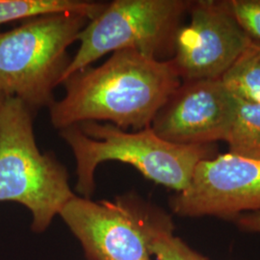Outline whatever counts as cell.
Returning <instances> with one entry per match:
<instances>
[{
	"mask_svg": "<svg viewBox=\"0 0 260 260\" xmlns=\"http://www.w3.org/2000/svg\"><path fill=\"white\" fill-rule=\"evenodd\" d=\"M221 80L235 96L260 104V45L251 42Z\"/></svg>",
	"mask_w": 260,
	"mask_h": 260,
	"instance_id": "12",
	"label": "cell"
},
{
	"mask_svg": "<svg viewBox=\"0 0 260 260\" xmlns=\"http://www.w3.org/2000/svg\"><path fill=\"white\" fill-rule=\"evenodd\" d=\"M59 132L75 155L76 190L88 199L103 162L129 164L144 177L179 193L189 185L196 166L214 157L211 144L178 145L159 137L151 127L130 132L109 122L85 121Z\"/></svg>",
	"mask_w": 260,
	"mask_h": 260,
	"instance_id": "2",
	"label": "cell"
},
{
	"mask_svg": "<svg viewBox=\"0 0 260 260\" xmlns=\"http://www.w3.org/2000/svg\"><path fill=\"white\" fill-rule=\"evenodd\" d=\"M171 207L182 217L236 219L260 210V158L228 152L202 160Z\"/></svg>",
	"mask_w": 260,
	"mask_h": 260,
	"instance_id": "8",
	"label": "cell"
},
{
	"mask_svg": "<svg viewBox=\"0 0 260 260\" xmlns=\"http://www.w3.org/2000/svg\"><path fill=\"white\" fill-rule=\"evenodd\" d=\"M190 21L177 30L171 60L184 81L221 79L251 41L223 1L192 2Z\"/></svg>",
	"mask_w": 260,
	"mask_h": 260,
	"instance_id": "7",
	"label": "cell"
},
{
	"mask_svg": "<svg viewBox=\"0 0 260 260\" xmlns=\"http://www.w3.org/2000/svg\"><path fill=\"white\" fill-rule=\"evenodd\" d=\"M185 0H115L79 33V47L66 70L69 76L108 53L133 49L157 60L174 53L181 19L191 7ZM61 83V84H62Z\"/></svg>",
	"mask_w": 260,
	"mask_h": 260,
	"instance_id": "5",
	"label": "cell"
},
{
	"mask_svg": "<svg viewBox=\"0 0 260 260\" xmlns=\"http://www.w3.org/2000/svg\"><path fill=\"white\" fill-rule=\"evenodd\" d=\"M62 84L64 98L48 108L57 129L98 121L139 131L151 126L182 80L171 60L123 49L112 53L103 65L90 66Z\"/></svg>",
	"mask_w": 260,
	"mask_h": 260,
	"instance_id": "1",
	"label": "cell"
},
{
	"mask_svg": "<svg viewBox=\"0 0 260 260\" xmlns=\"http://www.w3.org/2000/svg\"><path fill=\"white\" fill-rule=\"evenodd\" d=\"M237 99L221 79L184 81L151 123L159 137L178 145L224 141Z\"/></svg>",
	"mask_w": 260,
	"mask_h": 260,
	"instance_id": "9",
	"label": "cell"
},
{
	"mask_svg": "<svg viewBox=\"0 0 260 260\" xmlns=\"http://www.w3.org/2000/svg\"><path fill=\"white\" fill-rule=\"evenodd\" d=\"M172 221L161 225L149 242V251L157 260H207L174 235Z\"/></svg>",
	"mask_w": 260,
	"mask_h": 260,
	"instance_id": "13",
	"label": "cell"
},
{
	"mask_svg": "<svg viewBox=\"0 0 260 260\" xmlns=\"http://www.w3.org/2000/svg\"><path fill=\"white\" fill-rule=\"evenodd\" d=\"M89 21L81 15L54 14L1 32L0 94L19 99L35 113L49 108L72 60L68 49Z\"/></svg>",
	"mask_w": 260,
	"mask_h": 260,
	"instance_id": "4",
	"label": "cell"
},
{
	"mask_svg": "<svg viewBox=\"0 0 260 260\" xmlns=\"http://www.w3.org/2000/svg\"><path fill=\"white\" fill-rule=\"evenodd\" d=\"M89 260H152L149 242L171 217L135 196L93 202L75 196L59 214Z\"/></svg>",
	"mask_w": 260,
	"mask_h": 260,
	"instance_id": "6",
	"label": "cell"
},
{
	"mask_svg": "<svg viewBox=\"0 0 260 260\" xmlns=\"http://www.w3.org/2000/svg\"><path fill=\"white\" fill-rule=\"evenodd\" d=\"M35 114L17 98L0 101V202L25 206L33 231L42 233L75 195L64 165L38 148Z\"/></svg>",
	"mask_w": 260,
	"mask_h": 260,
	"instance_id": "3",
	"label": "cell"
},
{
	"mask_svg": "<svg viewBox=\"0 0 260 260\" xmlns=\"http://www.w3.org/2000/svg\"><path fill=\"white\" fill-rule=\"evenodd\" d=\"M2 96H3V95H2V94H0V101H1V99H2Z\"/></svg>",
	"mask_w": 260,
	"mask_h": 260,
	"instance_id": "16",
	"label": "cell"
},
{
	"mask_svg": "<svg viewBox=\"0 0 260 260\" xmlns=\"http://www.w3.org/2000/svg\"><path fill=\"white\" fill-rule=\"evenodd\" d=\"M239 228L245 232L260 233V210L255 212L242 214L236 219Z\"/></svg>",
	"mask_w": 260,
	"mask_h": 260,
	"instance_id": "15",
	"label": "cell"
},
{
	"mask_svg": "<svg viewBox=\"0 0 260 260\" xmlns=\"http://www.w3.org/2000/svg\"><path fill=\"white\" fill-rule=\"evenodd\" d=\"M223 4L245 34L260 45V0H228Z\"/></svg>",
	"mask_w": 260,
	"mask_h": 260,
	"instance_id": "14",
	"label": "cell"
},
{
	"mask_svg": "<svg viewBox=\"0 0 260 260\" xmlns=\"http://www.w3.org/2000/svg\"><path fill=\"white\" fill-rule=\"evenodd\" d=\"M236 99L233 123L224 139L229 152L243 157L260 158V104Z\"/></svg>",
	"mask_w": 260,
	"mask_h": 260,
	"instance_id": "11",
	"label": "cell"
},
{
	"mask_svg": "<svg viewBox=\"0 0 260 260\" xmlns=\"http://www.w3.org/2000/svg\"><path fill=\"white\" fill-rule=\"evenodd\" d=\"M107 3L84 0H0V24L54 14H76L92 20Z\"/></svg>",
	"mask_w": 260,
	"mask_h": 260,
	"instance_id": "10",
	"label": "cell"
}]
</instances>
